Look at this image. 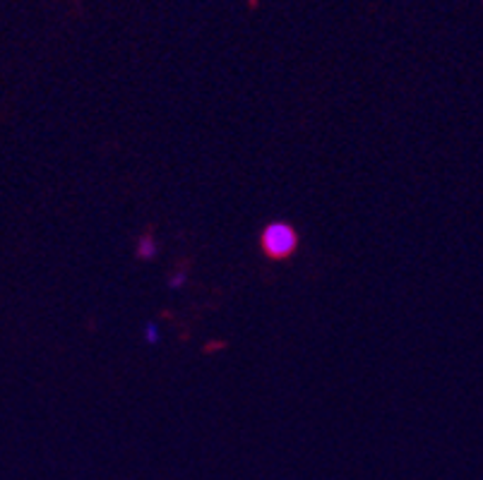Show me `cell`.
Returning <instances> with one entry per match:
<instances>
[{
  "label": "cell",
  "mask_w": 483,
  "mask_h": 480,
  "mask_svg": "<svg viewBox=\"0 0 483 480\" xmlns=\"http://www.w3.org/2000/svg\"><path fill=\"white\" fill-rule=\"evenodd\" d=\"M154 255H157V243H154V238L151 236L140 238V243H137V257H140V260H154Z\"/></svg>",
  "instance_id": "obj_2"
},
{
  "label": "cell",
  "mask_w": 483,
  "mask_h": 480,
  "mask_svg": "<svg viewBox=\"0 0 483 480\" xmlns=\"http://www.w3.org/2000/svg\"><path fill=\"white\" fill-rule=\"evenodd\" d=\"M183 284H185V272H178L174 276V281H171V289H181Z\"/></svg>",
  "instance_id": "obj_4"
},
{
  "label": "cell",
  "mask_w": 483,
  "mask_h": 480,
  "mask_svg": "<svg viewBox=\"0 0 483 480\" xmlns=\"http://www.w3.org/2000/svg\"><path fill=\"white\" fill-rule=\"evenodd\" d=\"M299 243H301L299 231L289 221H270L260 233L262 255L272 262L291 260L299 250Z\"/></svg>",
  "instance_id": "obj_1"
},
{
  "label": "cell",
  "mask_w": 483,
  "mask_h": 480,
  "mask_svg": "<svg viewBox=\"0 0 483 480\" xmlns=\"http://www.w3.org/2000/svg\"><path fill=\"white\" fill-rule=\"evenodd\" d=\"M144 338H147V344H157L159 329L154 327V324H147V327H144Z\"/></svg>",
  "instance_id": "obj_3"
}]
</instances>
